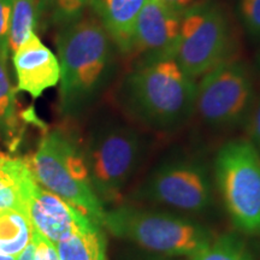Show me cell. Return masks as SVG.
Wrapping results in <instances>:
<instances>
[{"label": "cell", "instance_id": "11", "mask_svg": "<svg viewBox=\"0 0 260 260\" xmlns=\"http://www.w3.org/2000/svg\"><path fill=\"white\" fill-rule=\"evenodd\" d=\"M25 217L35 232L54 245L77 230L94 224L38 181L29 189L25 199Z\"/></svg>", "mask_w": 260, "mask_h": 260}, {"label": "cell", "instance_id": "2", "mask_svg": "<svg viewBox=\"0 0 260 260\" xmlns=\"http://www.w3.org/2000/svg\"><path fill=\"white\" fill-rule=\"evenodd\" d=\"M60 65V110L77 116L99 100L118 73L121 53L94 15L60 27L56 39Z\"/></svg>", "mask_w": 260, "mask_h": 260}, {"label": "cell", "instance_id": "28", "mask_svg": "<svg viewBox=\"0 0 260 260\" xmlns=\"http://www.w3.org/2000/svg\"><path fill=\"white\" fill-rule=\"evenodd\" d=\"M0 260H16V258L11 255H6V254H4V253L0 252Z\"/></svg>", "mask_w": 260, "mask_h": 260}, {"label": "cell", "instance_id": "7", "mask_svg": "<svg viewBox=\"0 0 260 260\" xmlns=\"http://www.w3.org/2000/svg\"><path fill=\"white\" fill-rule=\"evenodd\" d=\"M214 189L212 169L206 161L195 155L172 154L149 171L133 198L194 217L213 206Z\"/></svg>", "mask_w": 260, "mask_h": 260}, {"label": "cell", "instance_id": "24", "mask_svg": "<svg viewBox=\"0 0 260 260\" xmlns=\"http://www.w3.org/2000/svg\"><path fill=\"white\" fill-rule=\"evenodd\" d=\"M31 240L35 246V260H60L56 245L32 229Z\"/></svg>", "mask_w": 260, "mask_h": 260}, {"label": "cell", "instance_id": "8", "mask_svg": "<svg viewBox=\"0 0 260 260\" xmlns=\"http://www.w3.org/2000/svg\"><path fill=\"white\" fill-rule=\"evenodd\" d=\"M236 50L232 17L216 0H201L182 14L174 59L194 80L233 59Z\"/></svg>", "mask_w": 260, "mask_h": 260}, {"label": "cell", "instance_id": "9", "mask_svg": "<svg viewBox=\"0 0 260 260\" xmlns=\"http://www.w3.org/2000/svg\"><path fill=\"white\" fill-rule=\"evenodd\" d=\"M256 96L252 69L233 58L197 81L194 116L213 132H232L245 126Z\"/></svg>", "mask_w": 260, "mask_h": 260}, {"label": "cell", "instance_id": "12", "mask_svg": "<svg viewBox=\"0 0 260 260\" xmlns=\"http://www.w3.org/2000/svg\"><path fill=\"white\" fill-rule=\"evenodd\" d=\"M12 60L17 79L16 89L30 94L34 99L59 83V60L35 32L14 52Z\"/></svg>", "mask_w": 260, "mask_h": 260}, {"label": "cell", "instance_id": "14", "mask_svg": "<svg viewBox=\"0 0 260 260\" xmlns=\"http://www.w3.org/2000/svg\"><path fill=\"white\" fill-rule=\"evenodd\" d=\"M35 182L28 158L0 154V210H14L25 216V199Z\"/></svg>", "mask_w": 260, "mask_h": 260}, {"label": "cell", "instance_id": "1", "mask_svg": "<svg viewBox=\"0 0 260 260\" xmlns=\"http://www.w3.org/2000/svg\"><path fill=\"white\" fill-rule=\"evenodd\" d=\"M197 81L172 58L133 65L119 81L115 100L139 129L170 134L194 117Z\"/></svg>", "mask_w": 260, "mask_h": 260}, {"label": "cell", "instance_id": "23", "mask_svg": "<svg viewBox=\"0 0 260 260\" xmlns=\"http://www.w3.org/2000/svg\"><path fill=\"white\" fill-rule=\"evenodd\" d=\"M245 128L246 139L260 154V95L256 96L252 111L246 121Z\"/></svg>", "mask_w": 260, "mask_h": 260}, {"label": "cell", "instance_id": "17", "mask_svg": "<svg viewBox=\"0 0 260 260\" xmlns=\"http://www.w3.org/2000/svg\"><path fill=\"white\" fill-rule=\"evenodd\" d=\"M41 0H14L10 19L9 48L14 53L37 27Z\"/></svg>", "mask_w": 260, "mask_h": 260}, {"label": "cell", "instance_id": "20", "mask_svg": "<svg viewBox=\"0 0 260 260\" xmlns=\"http://www.w3.org/2000/svg\"><path fill=\"white\" fill-rule=\"evenodd\" d=\"M16 90L8 71V61L0 58V129L10 135L16 122Z\"/></svg>", "mask_w": 260, "mask_h": 260}, {"label": "cell", "instance_id": "6", "mask_svg": "<svg viewBox=\"0 0 260 260\" xmlns=\"http://www.w3.org/2000/svg\"><path fill=\"white\" fill-rule=\"evenodd\" d=\"M214 186L235 229L260 236V154L246 138L228 140L213 159Z\"/></svg>", "mask_w": 260, "mask_h": 260}, {"label": "cell", "instance_id": "29", "mask_svg": "<svg viewBox=\"0 0 260 260\" xmlns=\"http://www.w3.org/2000/svg\"><path fill=\"white\" fill-rule=\"evenodd\" d=\"M256 65H258V68L260 69V50L258 52V54H256Z\"/></svg>", "mask_w": 260, "mask_h": 260}, {"label": "cell", "instance_id": "30", "mask_svg": "<svg viewBox=\"0 0 260 260\" xmlns=\"http://www.w3.org/2000/svg\"><path fill=\"white\" fill-rule=\"evenodd\" d=\"M12 2H14V0H12Z\"/></svg>", "mask_w": 260, "mask_h": 260}, {"label": "cell", "instance_id": "22", "mask_svg": "<svg viewBox=\"0 0 260 260\" xmlns=\"http://www.w3.org/2000/svg\"><path fill=\"white\" fill-rule=\"evenodd\" d=\"M11 11L12 0H0V58L6 61L10 53L9 31Z\"/></svg>", "mask_w": 260, "mask_h": 260}, {"label": "cell", "instance_id": "25", "mask_svg": "<svg viewBox=\"0 0 260 260\" xmlns=\"http://www.w3.org/2000/svg\"><path fill=\"white\" fill-rule=\"evenodd\" d=\"M123 260H172V258L142 251V249H139L135 247L133 249H126L124 259Z\"/></svg>", "mask_w": 260, "mask_h": 260}, {"label": "cell", "instance_id": "18", "mask_svg": "<svg viewBox=\"0 0 260 260\" xmlns=\"http://www.w3.org/2000/svg\"><path fill=\"white\" fill-rule=\"evenodd\" d=\"M187 260H256L248 245L237 233L217 235L209 246Z\"/></svg>", "mask_w": 260, "mask_h": 260}, {"label": "cell", "instance_id": "16", "mask_svg": "<svg viewBox=\"0 0 260 260\" xmlns=\"http://www.w3.org/2000/svg\"><path fill=\"white\" fill-rule=\"evenodd\" d=\"M32 226L24 214L0 210V252L17 256L31 241Z\"/></svg>", "mask_w": 260, "mask_h": 260}, {"label": "cell", "instance_id": "26", "mask_svg": "<svg viewBox=\"0 0 260 260\" xmlns=\"http://www.w3.org/2000/svg\"><path fill=\"white\" fill-rule=\"evenodd\" d=\"M161 2L176 12L183 14L184 11H187L188 9L197 4V3H199L200 0H161Z\"/></svg>", "mask_w": 260, "mask_h": 260}, {"label": "cell", "instance_id": "10", "mask_svg": "<svg viewBox=\"0 0 260 260\" xmlns=\"http://www.w3.org/2000/svg\"><path fill=\"white\" fill-rule=\"evenodd\" d=\"M182 14L161 0H147L135 24L129 59L134 65L174 59L180 37Z\"/></svg>", "mask_w": 260, "mask_h": 260}, {"label": "cell", "instance_id": "19", "mask_svg": "<svg viewBox=\"0 0 260 260\" xmlns=\"http://www.w3.org/2000/svg\"><path fill=\"white\" fill-rule=\"evenodd\" d=\"M92 0H41V11H46L58 27L73 23L86 15Z\"/></svg>", "mask_w": 260, "mask_h": 260}, {"label": "cell", "instance_id": "3", "mask_svg": "<svg viewBox=\"0 0 260 260\" xmlns=\"http://www.w3.org/2000/svg\"><path fill=\"white\" fill-rule=\"evenodd\" d=\"M104 226L136 248L170 258H189L217 236L191 216L128 203L106 211Z\"/></svg>", "mask_w": 260, "mask_h": 260}, {"label": "cell", "instance_id": "5", "mask_svg": "<svg viewBox=\"0 0 260 260\" xmlns=\"http://www.w3.org/2000/svg\"><path fill=\"white\" fill-rule=\"evenodd\" d=\"M28 160L42 187L104 226L106 210L93 189L83 148L70 135L59 129L47 133Z\"/></svg>", "mask_w": 260, "mask_h": 260}, {"label": "cell", "instance_id": "13", "mask_svg": "<svg viewBox=\"0 0 260 260\" xmlns=\"http://www.w3.org/2000/svg\"><path fill=\"white\" fill-rule=\"evenodd\" d=\"M147 0H92L90 9L118 48L128 58L133 47L135 24Z\"/></svg>", "mask_w": 260, "mask_h": 260}, {"label": "cell", "instance_id": "27", "mask_svg": "<svg viewBox=\"0 0 260 260\" xmlns=\"http://www.w3.org/2000/svg\"><path fill=\"white\" fill-rule=\"evenodd\" d=\"M16 260H35V246L32 240L28 243L23 251L16 256Z\"/></svg>", "mask_w": 260, "mask_h": 260}, {"label": "cell", "instance_id": "21", "mask_svg": "<svg viewBox=\"0 0 260 260\" xmlns=\"http://www.w3.org/2000/svg\"><path fill=\"white\" fill-rule=\"evenodd\" d=\"M240 27L252 41L260 42V0H234Z\"/></svg>", "mask_w": 260, "mask_h": 260}, {"label": "cell", "instance_id": "4", "mask_svg": "<svg viewBox=\"0 0 260 260\" xmlns=\"http://www.w3.org/2000/svg\"><path fill=\"white\" fill-rule=\"evenodd\" d=\"M90 182L103 205H121L147 154V140L138 126L118 118L94 124L83 147Z\"/></svg>", "mask_w": 260, "mask_h": 260}, {"label": "cell", "instance_id": "15", "mask_svg": "<svg viewBox=\"0 0 260 260\" xmlns=\"http://www.w3.org/2000/svg\"><path fill=\"white\" fill-rule=\"evenodd\" d=\"M60 260H106V241L102 226L96 224L77 230L58 243Z\"/></svg>", "mask_w": 260, "mask_h": 260}]
</instances>
